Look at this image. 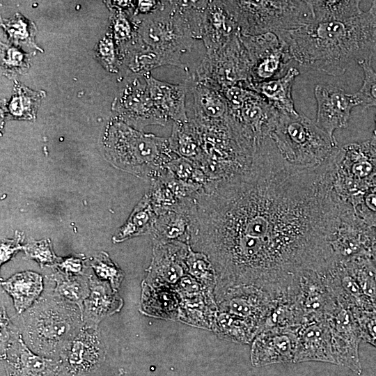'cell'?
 Listing matches in <instances>:
<instances>
[{"label":"cell","mask_w":376,"mask_h":376,"mask_svg":"<svg viewBox=\"0 0 376 376\" xmlns=\"http://www.w3.org/2000/svg\"><path fill=\"white\" fill-rule=\"evenodd\" d=\"M338 209L324 165L297 168L264 147L248 170L199 194L189 245L212 263L217 289L251 285L278 298L299 272L330 260Z\"/></svg>","instance_id":"obj_1"},{"label":"cell","mask_w":376,"mask_h":376,"mask_svg":"<svg viewBox=\"0 0 376 376\" xmlns=\"http://www.w3.org/2000/svg\"><path fill=\"white\" fill-rule=\"evenodd\" d=\"M278 37L301 66L341 75L354 62L376 57V1L348 19L313 22Z\"/></svg>","instance_id":"obj_2"},{"label":"cell","mask_w":376,"mask_h":376,"mask_svg":"<svg viewBox=\"0 0 376 376\" xmlns=\"http://www.w3.org/2000/svg\"><path fill=\"white\" fill-rule=\"evenodd\" d=\"M201 17L198 1H164L160 10L136 27L130 48L149 70L173 65L188 72L181 58L198 40Z\"/></svg>","instance_id":"obj_3"},{"label":"cell","mask_w":376,"mask_h":376,"mask_svg":"<svg viewBox=\"0 0 376 376\" xmlns=\"http://www.w3.org/2000/svg\"><path fill=\"white\" fill-rule=\"evenodd\" d=\"M104 150L116 167L142 179H157L178 155L169 138L146 134L121 120L113 121L104 134Z\"/></svg>","instance_id":"obj_4"},{"label":"cell","mask_w":376,"mask_h":376,"mask_svg":"<svg viewBox=\"0 0 376 376\" xmlns=\"http://www.w3.org/2000/svg\"><path fill=\"white\" fill-rule=\"evenodd\" d=\"M270 137L289 165L313 169L329 161L338 150L334 138L302 113L279 111Z\"/></svg>","instance_id":"obj_5"},{"label":"cell","mask_w":376,"mask_h":376,"mask_svg":"<svg viewBox=\"0 0 376 376\" xmlns=\"http://www.w3.org/2000/svg\"><path fill=\"white\" fill-rule=\"evenodd\" d=\"M241 33L277 36L313 22L308 1H225Z\"/></svg>","instance_id":"obj_6"},{"label":"cell","mask_w":376,"mask_h":376,"mask_svg":"<svg viewBox=\"0 0 376 376\" xmlns=\"http://www.w3.org/2000/svg\"><path fill=\"white\" fill-rule=\"evenodd\" d=\"M63 303H48L34 309L27 324V335L33 347L44 353L63 346L74 337L79 324L76 308Z\"/></svg>","instance_id":"obj_7"},{"label":"cell","mask_w":376,"mask_h":376,"mask_svg":"<svg viewBox=\"0 0 376 376\" xmlns=\"http://www.w3.org/2000/svg\"><path fill=\"white\" fill-rule=\"evenodd\" d=\"M112 109L120 120L139 131L150 125L165 126L169 121L154 103L146 81L143 84L137 77L125 85Z\"/></svg>","instance_id":"obj_8"},{"label":"cell","mask_w":376,"mask_h":376,"mask_svg":"<svg viewBox=\"0 0 376 376\" xmlns=\"http://www.w3.org/2000/svg\"><path fill=\"white\" fill-rule=\"evenodd\" d=\"M335 364L347 367L360 374L359 357L361 335L357 321L350 308L339 304L326 319Z\"/></svg>","instance_id":"obj_9"},{"label":"cell","mask_w":376,"mask_h":376,"mask_svg":"<svg viewBox=\"0 0 376 376\" xmlns=\"http://www.w3.org/2000/svg\"><path fill=\"white\" fill-rule=\"evenodd\" d=\"M294 288L304 314L303 323L325 320L340 304L318 271L306 269L299 272Z\"/></svg>","instance_id":"obj_10"},{"label":"cell","mask_w":376,"mask_h":376,"mask_svg":"<svg viewBox=\"0 0 376 376\" xmlns=\"http://www.w3.org/2000/svg\"><path fill=\"white\" fill-rule=\"evenodd\" d=\"M317 102L315 123L329 135L347 126L352 109L358 106L353 93L332 84H318L314 89Z\"/></svg>","instance_id":"obj_11"},{"label":"cell","mask_w":376,"mask_h":376,"mask_svg":"<svg viewBox=\"0 0 376 376\" xmlns=\"http://www.w3.org/2000/svg\"><path fill=\"white\" fill-rule=\"evenodd\" d=\"M299 327L261 330L254 338L251 347L253 365L293 363Z\"/></svg>","instance_id":"obj_12"},{"label":"cell","mask_w":376,"mask_h":376,"mask_svg":"<svg viewBox=\"0 0 376 376\" xmlns=\"http://www.w3.org/2000/svg\"><path fill=\"white\" fill-rule=\"evenodd\" d=\"M63 349L67 369L73 374L92 370L104 356V347L98 332L91 327H83Z\"/></svg>","instance_id":"obj_13"},{"label":"cell","mask_w":376,"mask_h":376,"mask_svg":"<svg viewBox=\"0 0 376 376\" xmlns=\"http://www.w3.org/2000/svg\"><path fill=\"white\" fill-rule=\"evenodd\" d=\"M192 103L187 107L188 117L198 121L224 120L228 112L227 101L221 90L210 82L191 75L186 79Z\"/></svg>","instance_id":"obj_14"},{"label":"cell","mask_w":376,"mask_h":376,"mask_svg":"<svg viewBox=\"0 0 376 376\" xmlns=\"http://www.w3.org/2000/svg\"><path fill=\"white\" fill-rule=\"evenodd\" d=\"M304 361L335 363L326 320L305 322L299 327L293 363Z\"/></svg>","instance_id":"obj_15"},{"label":"cell","mask_w":376,"mask_h":376,"mask_svg":"<svg viewBox=\"0 0 376 376\" xmlns=\"http://www.w3.org/2000/svg\"><path fill=\"white\" fill-rule=\"evenodd\" d=\"M143 77L154 103L169 120L185 122L189 120L187 80L174 84L157 79L150 73L143 75Z\"/></svg>","instance_id":"obj_16"},{"label":"cell","mask_w":376,"mask_h":376,"mask_svg":"<svg viewBox=\"0 0 376 376\" xmlns=\"http://www.w3.org/2000/svg\"><path fill=\"white\" fill-rule=\"evenodd\" d=\"M240 31L225 1H208L201 40L206 52L219 49Z\"/></svg>","instance_id":"obj_17"},{"label":"cell","mask_w":376,"mask_h":376,"mask_svg":"<svg viewBox=\"0 0 376 376\" xmlns=\"http://www.w3.org/2000/svg\"><path fill=\"white\" fill-rule=\"evenodd\" d=\"M189 249V244L180 242H155L152 275L170 283L180 280L187 272L185 260Z\"/></svg>","instance_id":"obj_18"},{"label":"cell","mask_w":376,"mask_h":376,"mask_svg":"<svg viewBox=\"0 0 376 376\" xmlns=\"http://www.w3.org/2000/svg\"><path fill=\"white\" fill-rule=\"evenodd\" d=\"M196 202L158 214L151 233L154 242H180L189 244Z\"/></svg>","instance_id":"obj_19"},{"label":"cell","mask_w":376,"mask_h":376,"mask_svg":"<svg viewBox=\"0 0 376 376\" xmlns=\"http://www.w3.org/2000/svg\"><path fill=\"white\" fill-rule=\"evenodd\" d=\"M299 71L291 67L282 77L267 81L251 84L248 89L265 98L279 111L297 114L292 97V88Z\"/></svg>","instance_id":"obj_20"},{"label":"cell","mask_w":376,"mask_h":376,"mask_svg":"<svg viewBox=\"0 0 376 376\" xmlns=\"http://www.w3.org/2000/svg\"><path fill=\"white\" fill-rule=\"evenodd\" d=\"M10 345L8 351L10 376H51L53 373L52 361L33 354L19 337Z\"/></svg>","instance_id":"obj_21"},{"label":"cell","mask_w":376,"mask_h":376,"mask_svg":"<svg viewBox=\"0 0 376 376\" xmlns=\"http://www.w3.org/2000/svg\"><path fill=\"white\" fill-rule=\"evenodd\" d=\"M45 91H35L15 81L10 100L1 104V116L4 120H34Z\"/></svg>","instance_id":"obj_22"},{"label":"cell","mask_w":376,"mask_h":376,"mask_svg":"<svg viewBox=\"0 0 376 376\" xmlns=\"http://www.w3.org/2000/svg\"><path fill=\"white\" fill-rule=\"evenodd\" d=\"M4 290L13 297L18 312L29 308L42 290V279L33 272L26 271L12 276L1 282Z\"/></svg>","instance_id":"obj_23"},{"label":"cell","mask_w":376,"mask_h":376,"mask_svg":"<svg viewBox=\"0 0 376 376\" xmlns=\"http://www.w3.org/2000/svg\"><path fill=\"white\" fill-rule=\"evenodd\" d=\"M172 150L178 156L200 165L202 157L198 127L189 118L185 122H173L171 134L169 138Z\"/></svg>","instance_id":"obj_24"},{"label":"cell","mask_w":376,"mask_h":376,"mask_svg":"<svg viewBox=\"0 0 376 376\" xmlns=\"http://www.w3.org/2000/svg\"><path fill=\"white\" fill-rule=\"evenodd\" d=\"M157 216L148 194L144 195L127 221L113 236V242H120L136 236L151 233Z\"/></svg>","instance_id":"obj_25"},{"label":"cell","mask_w":376,"mask_h":376,"mask_svg":"<svg viewBox=\"0 0 376 376\" xmlns=\"http://www.w3.org/2000/svg\"><path fill=\"white\" fill-rule=\"evenodd\" d=\"M86 316L95 322L118 311L121 299L111 292L106 285L93 284L89 296L84 301Z\"/></svg>","instance_id":"obj_26"},{"label":"cell","mask_w":376,"mask_h":376,"mask_svg":"<svg viewBox=\"0 0 376 376\" xmlns=\"http://www.w3.org/2000/svg\"><path fill=\"white\" fill-rule=\"evenodd\" d=\"M313 22L343 21L360 14V1H308Z\"/></svg>","instance_id":"obj_27"},{"label":"cell","mask_w":376,"mask_h":376,"mask_svg":"<svg viewBox=\"0 0 376 376\" xmlns=\"http://www.w3.org/2000/svg\"><path fill=\"white\" fill-rule=\"evenodd\" d=\"M1 25L7 33L11 45L43 52L35 41L37 32L35 24L20 13H17L9 19H1Z\"/></svg>","instance_id":"obj_28"},{"label":"cell","mask_w":376,"mask_h":376,"mask_svg":"<svg viewBox=\"0 0 376 376\" xmlns=\"http://www.w3.org/2000/svg\"><path fill=\"white\" fill-rule=\"evenodd\" d=\"M31 55L11 44L1 42V74L9 79L24 74L30 68Z\"/></svg>","instance_id":"obj_29"},{"label":"cell","mask_w":376,"mask_h":376,"mask_svg":"<svg viewBox=\"0 0 376 376\" xmlns=\"http://www.w3.org/2000/svg\"><path fill=\"white\" fill-rule=\"evenodd\" d=\"M166 169L174 178L189 185L205 188L210 182L199 164L178 156L168 163Z\"/></svg>","instance_id":"obj_30"},{"label":"cell","mask_w":376,"mask_h":376,"mask_svg":"<svg viewBox=\"0 0 376 376\" xmlns=\"http://www.w3.org/2000/svg\"><path fill=\"white\" fill-rule=\"evenodd\" d=\"M55 281V292L65 299L76 304L82 313V303L90 295L86 281L79 278L70 277V275L63 276L59 274L56 275Z\"/></svg>","instance_id":"obj_31"},{"label":"cell","mask_w":376,"mask_h":376,"mask_svg":"<svg viewBox=\"0 0 376 376\" xmlns=\"http://www.w3.org/2000/svg\"><path fill=\"white\" fill-rule=\"evenodd\" d=\"M187 272L196 280L206 286L213 288L217 283L214 267L203 253L193 250L191 246L186 258Z\"/></svg>","instance_id":"obj_32"},{"label":"cell","mask_w":376,"mask_h":376,"mask_svg":"<svg viewBox=\"0 0 376 376\" xmlns=\"http://www.w3.org/2000/svg\"><path fill=\"white\" fill-rule=\"evenodd\" d=\"M363 71V81L361 88L353 93L357 105L364 108L376 107V72L371 61L358 63Z\"/></svg>","instance_id":"obj_33"},{"label":"cell","mask_w":376,"mask_h":376,"mask_svg":"<svg viewBox=\"0 0 376 376\" xmlns=\"http://www.w3.org/2000/svg\"><path fill=\"white\" fill-rule=\"evenodd\" d=\"M91 267L99 279L109 282L113 291L120 287L124 273L106 253L101 252L95 256L91 262Z\"/></svg>","instance_id":"obj_34"},{"label":"cell","mask_w":376,"mask_h":376,"mask_svg":"<svg viewBox=\"0 0 376 376\" xmlns=\"http://www.w3.org/2000/svg\"><path fill=\"white\" fill-rule=\"evenodd\" d=\"M23 249L27 258L36 260L41 267L46 265H57L62 259L54 253L49 239L31 242L24 246Z\"/></svg>","instance_id":"obj_35"},{"label":"cell","mask_w":376,"mask_h":376,"mask_svg":"<svg viewBox=\"0 0 376 376\" xmlns=\"http://www.w3.org/2000/svg\"><path fill=\"white\" fill-rule=\"evenodd\" d=\"M113 38L111 31H108L97 44L95 56L105 69L111 72H117L118 58Z\"/></svg>","instance_id":"obj_36"},{"label":"cell","mask_w":376,"mask_h":376,"mask_svg":"<svg viewBox=\"0 0 376 376\" xmlns=\"http://www.w3.org/2000/svg\"><path fill=\"white\" fill-rule=\"evenodd\" d=\"M351 309L357 321L361 338L376 347V310Z\"/></svg>","instance_id":"obj_37"},{"label":"cell","mask_w":376,"mask_h":376,"mask_svg":"<svg viewBox=\"0 0 376 376\" xmlns=\"http://www.w3.org/2000/svg\"><path fill=\"white\" fill-rule=\"evenodd\" d=\"M114 36L118 44L123 47L127 45L134 38L136 27H133L127 17L126 13L118 11L113 17Z\"/></svg>","instance_id":"obj_38"},{"label":"cell","mask_w":376,"mask_h":376,"mask_svg":"<svg viewBox=\"0 0 376 376\" xmlns=\"http://www.w3.org/2000/svg\"><path fill=\"white\" fill-rule=\"evenodd\" d=\"M23 240L22 234L16 232L13 240L3 239L1 242V264L8 261L18 251L23 249L21 242Z\"/></svg>","instance_id":"obj_39"},{"label":"cell","mask_w":376,"mask_h":376,"mask_svg":"<svg viewBox=\"0 0 376 376\" xmlns=\"http://www.w3.org/2000/svg\"><path fill=\"white\" fill-rule=\"evenodd\" d=\"M57 265L67 275L80 274L84 267V260L81 256H71L62 258Z\"/></svg>","instance_id":"obj_40"},{"label":"cell","mask_w":376,"mask_h":376,"mask_svg":"<svg viewBox=\"0 0 376 376\" xmlns=\"http://www.w3.org/2000/svg\"><path fill=\"white\" fill-rule=\"evenodd\" d=\"M364 203L370 210L376 212V192L370 193L366 196Z\"/></svg>","instance_id":"obj_41"},{"label":"cell","mask_w":376,"mask_h":376,"mask_svg":"<svg viewBox=\"0 0 376 376\" xmlns=\"http://www.w3.org/2000/svg\"><path fill=\"white\" fill-rule=\"evenodd\" d=\"M375 134L376 135V118H375Z\"/></svg>","instance_id":"obj_42"}]
</instances>
